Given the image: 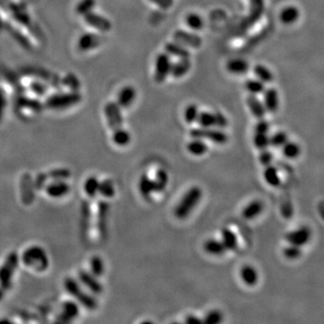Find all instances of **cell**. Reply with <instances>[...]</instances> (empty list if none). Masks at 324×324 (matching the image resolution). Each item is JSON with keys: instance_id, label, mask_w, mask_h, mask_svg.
I'll return each instance as SVG.
<instances>
[{"instance_id": "6da1fadb", "label": "cell", "mask_w": 324, "mask_h": 324, "mask_svg": "<svg viewBox=\"0 0 324 324\" xmlns=\"http://www.w3.org/2000/svg\"><path fill=\"white\" fill-rule=\"evenodd\" d=\"M19 260L23 267L36 273H44L50 264L47 251L40 245H31L25 248Z\"/></svg>"}, {"instance_id": "7a4b0ae2", "label": "cell", "mask_w": 324, "mask_h": 324, "mask_svg": "<svg viewBox=\"0 0 324 324\" xmlns=\"http://www.w3.org/2000/svg\"><path fill=\"white\" fill-rule=\"evenodd\" d=\"M64 289L70 297H73L75 301L78 302L79 306H82L89 311L96 310L97 308V300L96 297L86 292L83 289V286L78 280L73 278H67L64 280Z\"/></svg>"}, {"instance_id": "3957f363", "label": "cell", "mask_w": 324, "mask_h": 324, "mask_svg": "<svg viewBox=\"0 0 324 324\" xmlns=\"http://www.w3.org/2000/svg\"><path fill=\"white\" fill-rule=\"evenodd\" d=\"M202 197H203V191L201 188L197 186L192 187L184 195V197L178 203V206H176L174 211L175 216L179 220L187 218V216L191 214L199 204Z\"/></svg>"}, {"instance_id": "277c9868", "label": "cell", "mask_w": 324, "mask_h": 324, "mask_svg": "<svg viewBox=\"0 0 324 324\" xmlns=\"http://www.w3.org/2000/svg\"><path fill=\"white\" fill-rule=\"evenodd\" d=\"M18 256L16 254H10L6 258L5 262L0 268V288L3 290L9 289L12 284V279L16 271L19 263Z\"/></svg>"}, {"instance_id": "5b68a950", "label": "cell", "mask_w": 324, "mask_h": 324, "mask_svg": "<svg viewBox=\"0 0 324 324\" xmlns=\"http://www.w3.org/2000/svg\"><path fill=\"white\" fill-rule=\"evenodd\" d=\"M44 189L48 197L54 200H59L69 195L71 187L67 180L51 179L50 182L46 185Z\"/></svg>"}, {"instance_id": "8992f818", "label": "cell", "mask_w": 324, "mask_h": 324, "mask_svg": "<svg viewBox=\"0 0 324 324\" xmlns=\"http://www.w3.org/2000/svg\"><path fill=\"white\" fill-rule=\"evenodd\" d=\"M192 138H198V139H206L211 142L224 144L228 141V135L221 130H214L211 128H196L193 129L190 132Z\"/></svg>"}, {"instance_id": "52a82bcc", "label": "cell", "mask_w": 324, "mask_h": 324, "mask_svg": "<svg viewBox=\"0 0 324 324\" xmlns=\"http://www.w3.org/2000/svg\"><path fill=\"white\" fill-rule=\"evenodd\" d=\"M171 69V61L169 56L166 53H160L157 56L155 62V78L156 82H164L165 79L170 74Z\"/></svg>"}, {"instance_id": "ba28073f", "label": "cell", "mask_w": 324, "mask_h": 324, "mask_svg": "<svg viewBox=\"0 0 324 324\" xmlns=\"http://www.w3.org/2000/svg\"><path fill=\"white\" fill-rule=\"evenodd\" d=\"M78 282L94 295H100L104 290V287L98 279L87 270H81L78 273Z\"/></svg>"}, {"instance_id": "9c48e42d", "label": "cell", "mask_w": 324, "mask_h": 324, "mask_svg": "<svg viewBox=\"0 0 324 324\" xmlns=\"http://www.w3.org/2000/svg\"><path fill=\"white\" fill-rule=\"evenodd\" d=\"M105 117L110 128L114 131L123 126V118L121 107L115 103H108L105 107Z\"/></svg>"}, {"instance_id": "30bf717a", "label": "cell", "mask_w": 324, "mask_h": 324, "mask_svg": "<svg viewBox=\"0 0 324 324\" xmlns=\"http://www.w3.org/2000/svg\"><path fill=\"white\" fill-rule=\"evenodd\" d=\"M312 233L310 229L306 226H302L300 228L287 233L286 240L291 245L301 247L306 245L310 241Z\"/></svg>"}, {"instance_id": "8fae6325", "label": "cell", "mask_w": 324, "mask_h": 324, "mask_svg": "<svg viewBox=\"0 0 324 324\" xmlns=\"http://www.w3.org/2000/svg\"><path fill=\"white\" fill-rule=\"evenodd\" d=\"M174 40L176 42L183 46L191 47V48H199L202 45V39L197 34L192 32L178 30L174 32Z\"/></svg>"}, {"instance_id": "7c38bea8", "label": "cell", "mask_w": 324, "mask_h": 324, "mask_svg": "<svg viewBox=\"0 0 324 324\" xmlns=\"http://www.w3.org/2000/svg\"><path fill=\"white\" fill-rule=\"evenodd\" d=\"M80 314L79 311V304L76 301L63 302L61 306V313H60V318L63 319L65 323L72 322L76 318H78V315Z\"/></svg>"}, {"instance_id": "4fadbf2b", "label": "cell", "mask_w": 324, "mask_h": 324, "mask_svg": "<svg viewBox=\"0 0 324 324\" xmlns=\"http://www.w3.org/2000/svg\"><path fill=\"white\" fill-rule=\"evenodd\" d=\"M136 97V91L133 87H124L119 91L117 105L122 108H127L132 105Z\"/></svg>"}, {"instance_id": "5bb4252c", "label": "cell", "mask_w": 324, "mask_h": 324, "mask_svg": "<svg viewBox=\"0 0 324 324\" xmlns=\"http://www.w3.org/2000/svg\"><path fill=\"white\" fill-rule=\"evenodd\" d=\"M264 93V106L270 113H276L279 106V93L275 88H269Z\"/></svg>"}, {"instance_id": "9a60e30c", "label": "cell", "mask_w": 324, "mask_h": 324, "mask_svg": "<svg viewBox=\"0 0 324 324\" xmlns=\"http://www.w3.org/2000/svg\"><path fill=\"white\" fill-rule=\"evenodd\" d=\"M247 105L256 118L259 120L264 118L267 110L264 104L255 95H251L247 97Z\"/></svg>"}, {"instance_id": "2e32d148", "label": "cell", "mask_w": 324, "mask_h": 324, "mask_svg": "<svg viewBox=\"0 0 324 324\" xmlns=\"http://www.w3.org/2000/svg\"><path fill=\"white\" fill-rule=\"evenodd\" d=\"M264 206L263 203L260 200H254L248 204L244 209L242 210V216L246 220L255 219L263 212Z\"/></svg>"}, {"instance_id": "e0dca14e", "label": "cell", "mask_w": 324, "mask_h": 324, "mask_svg": "<svg viewBox=\"0 0 324 324\" xmlns=\"http://www.w3.org/2000/svg\"><path fill=\"white\" fill-rule=\"evenodd\" d=\"M100 180L96 176H89L86 178L83 184V190L87 197L89 198H95L99 193Z\"/></svg>"}, {"instance_id": "ac0fdd59", "label": "cell", "mask_w": 324, "mask_h": 324, "mask_svg": "<svg viewBox=\"0 0 324 324\" xmlns=\"http://www.w3.org/2000/svg\"><path fill=\"white\" fill-rule=\"evenodd\" d=\"M191 69V61L189 58H183L177 62L171 64L170 74L175 78H181Z\"/></svg>"}, {"instance_id": "d6986e66", "label": "cell", "mask_w": 324, "mask_h": 324, "mask_svg": "<svg viewBox=\"0 0 324 324\" xmlns=\"http://www.w3.org/2000/svg\"><path fill=\"white\" fill-rule=\"evenodd\" d=\"M243 283L248 287H253L259 281V274L255 268L251 266H244L240 272Z\"/></svg>"}, {"instance_id": "ffe728a7", "label": "cell", "mask_w": 324, "mask_h": 324, "mask_svg": "<svg viewBox=\"0 0 324 324\" xmlns=\"http://www.w3.org/2000/svg\"><path fill=\"white\" fill-rule=\"evenodd\" d=\"M300 17V11L297 6H287L280 13V20L284 24H293L297 23V20Z\"/></svg>"}, {"instance_id": "44dd1931", "label": "cell", "mask_w": 324, "mask_h": 324, "mask_svg": "<svg viewBox=\"0 0 324 324\" xmlns=\"http://www.w3.org/2000/svg\"><path fill=\"white\" fill-rule=\"evenodd\" d=\"M139 190L144 198L151 197V195L155 193L154 180L147 175H142L139 181Z\"/></svg>"}, {"instance_id": "7402d4cb", "label": "cell", "mask_w": 324, "mask_h": 324, "mask_svg": "<svg viewBox=\"0 0 324 324\" xmlns=\"http://www.w3.org/2000/svg\"><path fill=\"white\" fill-rule=\"evenodd\" d=\"M204 249L208 254L212 256L224 255L226 251V249L222 241H218L215 239L207 240L204 244Z\"/></svg>"}, {"instance_id": "603a6c76", "label": "cell", "mask_w": 324, "mask_h": 324, "mask_svg": "<svg viewBox=\"0 0 324 324\" xmlns=\"http://www.w3.org/2000/svg\"><path fill=\"white\" fill-rule=\"evenodd\" d=\"M222 242L226 251H235L238 248V239L236 234L229 228L222 230Z\"/></svg>"}, {"instance_id": "cb8c5ba5", "label": "cell", "mask_w": 324, "mask_h": 324, "mask_svg": "<svg viewBox=\"0 0 324 324\" xmlns=\"http://www.w3.org/2000/svg\"><path fill=\"white\" fill-rule=\"evenodd\" d=\"M105 266L103 259L99 256H93L89 261V272L97 279L105 274Z\"/></svg>"}, {"instance_id": "d4e9b609", "label": "cell", "mask_w": 324, "mask_h": 324, "mask_svg": "<svg viewBox=\"0 0 324 324\" xmlns=\"http://www.w3.org/2000/svg\"><path fill=\"white\" fill-rule=\"evenodd\" d=\"M165 50L169 54L178 57L180 59L189 58V56H190L189 50H187V48H185V46L181 45L176 41L167 43L165 46Z\"/></svg>"}, {"instance_id": "484cf974", "label": "cell", "mask_w": 324, "mask_h": 324, "mask_svg": "<svg viewBox=\"0 0 324 324\" xmlns=\"http://www.w3.org/2000/svg\"><path fill=\"white\" fill-rule=\"evenodd\" d=\"M249 64L246 60L242 59H232L227 64V69L231 73L242 75L249 70Z\"/></svg>"}, {"instance_id": "4316f807", "label": "cell", "mask_w": 324, "mask_h": 324, "mask_svg": "<svg viewBox=\"0 0 324 324\" xmlns=\"http://www.w3.org/2000/svg\"><path fill=\"white\" fill-rule=\"evenodd\" d=\"M187 148L189 153L194 156L204 155L208 149L206 142H203L202 139L198 138H193L191 142H188Z\"/></svg>"}, {"instance_id": "83f0119b", "label": "cell", "mask_w": 324, "mask_h": 324, "mask_svg": "<svg viewBox=\"0 0 324 324\" xmlns=\"http://www.w3.org/2000/svg\"><path fill=\"white\" fill-rule=\"evenodd\" d=\"M264 178L266 182L268 183L271 187H279L281 184V179L279 177L278 169L275 168L274 166L269 165L266 167L264 171Z\"/></svg>"}, {"instance_id": "f1b7e54d", "label": "cell", "mask_w": 324, "mask_h": 324, "mask_svg": "<svg viewBox=\"0 0 324 324\" xmlns=\"http://www.w3.org/2000/svg\"><path fill=\"white\" fill-rule=\"evenodd\" d=\"M112 139L115 145L120 147L126 146L131 141V135L127 131L121 127L113 131Z\"/></svg>"}, {"instance_id": "f546056e", "label": "cell", "mask_w": 324, "mask_h": 324, "mask_svg": "<svg viewBox=\"0 0 324 324\" xmlns=\"http://www.w3.org/2000/svg\"><path fill=\"white\" fill-rule=\"evenodd\" d=\"M87 20H88V23H90L91 25L98 28L100 31H103V32L108 31L111 28V23L109 21L100 15H97L96 14H88Z\"/></svg>"}, {"instance_id": "4dcf8cb0", "label": "cell", "mask_w": 324, "mask_h": 324, "mask_svg": "<svg viewBox=\"0 0 324 324\" xmlns=\"http://www.w3.org/2000/svg\"><path fill=\"white\" fill-rule=\"evenodd\" d=\"M169 184V175L164 169H159L156 173L154 185H155V193H160L164 191Z\"/></svg>"}, {"instance_id": "1f68e13d", "label": "cell", "mask_w": 324, "mask_h": 324, "mask_svg": "<svg viewBox=\"0 0 324 324\" xmlns=\"http://www.w3.org/2000/svg\"><path fill=\"white\" fill-rule=\"evenodd\" d=\"M115 192L116 190H115L114 182L111 179L107 178L103 181H100L98 195H100L105 199H110L114 197Z\"/></svg>"}, {"instance_id": "d6a6232c", "label": "cell", "mask_w": 324, "mask_h": 324, "mask_svg": "<svg viewBox=\"0 0 324 324\" xmlns=\"http://www.w3.org/2000/svg\"><path fill=\"white\" fill-rule=\"evenodd\" d=\"M79 43L82 50H90L100 44V39L96 34L87 33L81 37Z\"/></svg>"}, {"instance_id": "836d02e7", "label": "cell", "mask_w": 324, "mask_h": 324, "mask_svg": "<svg viewBox=\"0 0 324 324\" xmlns=\"http://www.w3.org/2000/svg\"><path fill=\"white\" fill-rule=\"evenodd\" d=\"M109 213V205L106 202H101L98 206V223L101 232H105L106 222Z\"/></svg>"}, {"instance_id": "e575fe53", "label": "cell", "mask_w": 324, "mask_h": 324, "mask_svg": "<svg viewBox=\"0 0 324 324\" xmlns=\"http://www.w3.org/2000/svg\"><path fill=\"white\" fill-rule=\"evenodd\" d=\"M254 73L256 77L263 83H270L273 81V74L263 65H257L254 68Z\"/></svg>"}, {"instance_id": "d590c367", "label": "cell", "mask_w": 324, "mask_h": 324, "mask_svg": "<svg viewBox=\"0 0 324 324\" xmlns=\"http://www.w3.org/2000/svg\"><path fill=\"white\" fill-rule=\"evenodd\" d=\"M197 122L203 128H211L215 126V114L210 112H202L198 114Z\"/></svg>"}, {"instance_id": "8d00e7d4", "label": "cell", "mask_w": 324, "mask_h": 324, "mask_svg": "<svg viewBox=\"0 0 324 324\" xmlns=\"http://www.w3.org/2000/svg\"><path fill=\"white\" fill-rule=\"evenodd\" d=\"M282 148H283L284 155L288 159H296L300 155V152H301L300 146L296 142L288 141L284 144Z\"/></svg>"}, {"instance_id": "74e56055", "label": "cell", "mask_w": 324, "mask_h": 324, "mask_svg": "<svg viewBox=\"0 0 324 324\" xmlns=\"http://www.w3.org/2000/svg\"><path fill=\"white\" fill-rule=\"evenodd\" d=\"M247 90L252 95H258L265 91V85L260 79H249L245 82Z\"/></svg>"}, {"instance_id": "f35d334b", "label": "cell", "mask_w": 324, "mask_h": 324, "mask_svg": "<svg viewBox=\"0 0 324 324\" xmlns=\"http://www.w3.org/2000/svg\"><path fill=\"white\" fill-rule=\"evenodd\" d=\"M263 0H251V21L255 22L263 12Z\"/></svg>"}, {"instance_id": "ab89813d", "label": "cell", "mask_w": 324, "mask_h": 324, "mask_svg": "<svg viewBox=\"0 0 324 324\" xmlns=\"http://www.w3.org/2000/svg\"><path fill=\"white\" fill-rule=\"evenodd\" d=\"M253 142L256 148L259 150H266L268 147L270 146V136L268 133H255L254 138H253Z\"/></svg>"}, {"instance_id": "60d3db41", "label": "cell", "mask_w": 324, "mask_h": 324, "mask_svg": "<svg viewBox=\"0 0 324 324\" xmlns=\"http://www.w3.org/2000/svg\"><path fill=\"white\" fill-rule=\"evenodd\" d=\"M186 23L193 30H200L204 26L201 16L197 14H189L186 18Z\"/></svg>"}, {"instance_id": "b9f144b4", "label": "cell", "mask_w": 324, "mask_h": 324, "mask_svg": "<svg viewBox=\"0 0 324 324\" xmlns=\"http://www.w3.org/2000/svg\"><path fill=\"white\" fill-rule=\"evenodd\" d=\"M288 142V134L284 132H279L270 137V143L275 148H281L286 142Z\"/></svg>"}, {"instance_id": "7bdbcfd3", "label": "cell", "mask_w": 324, "mask_h": 324, "mask_svg": "<svg viewBox=\"0 0 324 324\" xmlns=\"http://www.w3.org/2000/svg\"><path fill=\"white\" fill-rule=\"evenodd\" d=\"M198 114H199V111L197 105H189L185 110L184 117L187 123H193L197 121Z\"/></svg>"}, {"instance_id": "ee69618b", "label": "cell", "mask_w": 324, "mask_h": 324, "mask_svg": "<svg viewBox=\"0 0 324 324\" xmlns=\"http://www.w3.org/2000/svg\"><path fill=\"white\" fill-rule=\"evenodd\" d=\"M223 321V315L218 310L211 311L206 315L205 319L203 320V323L208 324H217L222 323Z\"/></svg>"}, {"instance_id": "f6af8a7d", "label": "cell", "mask_w": 324, "mask_h": 324, "mask_svg": "<svg viewBox=\"0 0 324 324\" xmlns=\"http://www.w3.org/2000/svg\"><path fill=\"white\" fill-rule=\"evenodd\" d=\"M301 253L300 247L291 245V244H290V246L287 247L284 250V255L288 260H296L301 256Z\"/></svg>"}, {"instance_id": "bcb514c9", "label": "cell", "mask_w": 324, "mask_h": 324, "mask_svg": "<svg viewBox=\"0 0 324 324\" xmlns=\"http://www.w3.org/2000/svg\"><path fill=\"white\" fill-rule=\"evenodd\" d=\"M51 179H63L67 180L70 177V173L66 169H56L50 173Z\"/></svg>"}, {"instance_id": "7dc6e473", "label": "cell", "mask_w": 324, "mask_h": 324, "mask_svg": "<svg viewBox=\"0 0 324 324\" xmlns=\"http://www.w3.org/2000/svg\"><path fill=\"white\" fill-rule=\"evenodd\" d=\"M215 114V126L219 128V129H224V128L227 127L228 120L224 116V114L220 113V112H216Z\"/></svg>"}, {"instance_id": "c3c4849f", "label": "cell", "mask_w": 324, "mask_h": 324, "mask_svg": "<svg viewBox=\"0 0 324 324\" xmlns=\"http://www.w3.org/2000/svg\"><path fill=\"white\" fill-rule=\"evenodd\" d=\"M272 160H273V155L271 152L268 151L267 149L261 151V155H260V161H261V164L267 167V166L271 164Z\"/></svg>"}, {"instance_id": "681fc988", "label": "cell", "mask_w": 324, "mask_h": 324, "mask_svg": "<svg viewBox=\"0 0 324 324\" xmlns=\"http://www.w3.org/2000/svg\"><path fill=\"white\" fill-rule=\"evenodd\" d=\"M270 132V123L268 121L261 119L260 122L256 124L255 133H269Z\"/></svg>"}, {"instance_id": "f907efd6", "label": "cell", "mask_w": 324, "mask_h": 324, "mask_svg": "<svg viewBox=\"0 0 324 324\" xmlns=\"http://www.w3.org/2000/svg\"><path fill=\"white\" fill-rule=\"evenodd\" d=\"M151 1L163 9H168L173 4V0H151Z\"/></svg>"}, {"instance_id": "816d5d0a", "label": "cell", "mask_w": 324, "mask_h": 324, "mask_svg": "<svg viewBox=\"0 0 324 324\" xmlns=\"http://www.w3.org/2000/svg\"><path fill=\"white\" fill-rule=\"evenodd\" d=\"M186 323L189 324H201V323H203V321L201 319H199L197 316L188 315L187 319H186Z\"/></svg>"}, {"instance_id": "f5cc1de1", "label": "cell", "mask_w": 324, "mask_h": 324, "mask_svg": "<svg viewBox=\"0 0 324 324\" xmlns=\"http://www.w3.org/2000/svg\"><path fill=\"white\" fill-rule=\"evenodd\" d=\"M317 210L322 219L324 220V201H322L317 206Z\"/></svg>"}]
</instances>
